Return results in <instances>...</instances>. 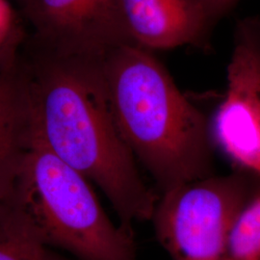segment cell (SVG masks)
Here are the masks:
<instances>
[{"label": "cell", "instance_id": "obj_10", "mask_svg": "<svg viewBox=\"0 0 260 260\" xmlns=\"http://www.w3.org/2000/svg\"><path fill=\"white\" fill-rule=\"evenodd\" d=\"M223 260H260V187L233 224Z\"/></svg>", "mask_w": 260, "mask_h": 260}, {"label": "cell", "instance_id": "obj_4", "mask_svg": "<svg viewBox=\"0 0 260 260\" xmlns=\"http://www.w3.org/2000/svg\"><path fill=\"white\" fill-rule=\"evenodd\" d=\"M260 187V174L237 168L162 193L150 221L173 260H223L233 224Z\"/></svg>", "mask_w": 260, "mask_h": 260}, {"label": "cell", "instance_id": "obj_1", "mask_svg": "<svg viewBox=\"0 0 260 260\" xmlns=\"http://www.w3.org/2000/svg\"><path fill=\"white\" fill-rule=\"evenodd\" d=\"M34 135L99 186L122 224L152 217L157 197L143 181L121 136L103 75L104 56L63 54L28 42Z\"/></svg>", "mask_w": 260, "mask_h": 260}, {"label": "cell", "instance_id": "obj_5", "mask_svg": "<svg viewBox=\"0 0 260 260\" xmlns=\"http://www.w3.org/2000/svg\"><path fill=\"white\" fill-rule=\"evenodd\" d=\"M210 131L237 167L260 174V18L236 25L228 91Z\"/></svg>", "mask_w": 260, "mask_h": 260}, {"label": "cell", "instance_id": "obj_2", "mask_svg": "<svg viewBox=\"0 0 260 260\" xmlns=\"http://www.w3.org/2000/svg\"><path fill=\"white\" fill-rule=\"evenodd\" d=\"M103 70L121 136L161 193L213 174L210 125L151 50L124 45Z\"/></svg>", "mask_w": 260, "mask_h": 260}, {"label": "cell", "instance_id": "obj_12", "mask_svg": "<svg viewBox=\"0 0 260 260\" xmlns=\"http://www.w3.org/2000/svg\"><path fill=\"white\" fill-rule=\"evenodd\" d=\"M205 10L212 25L228 15L236 6L239 0H198Z\"/></svg>", "mask_w": 260, "mask_h": 260}, {"label": "cell", "instance_id": "obj_6", "mask_svg": "<svg viewBox=\"0 0 260 260\" xmlns=\"http://www.w3.org/2000/svg\"><path fill=\"white\" fill-rule=\"evenodd\" d=\"M33 28L29 42L63 54L104 56L134 45L118 0H18Z\"/></svg>", "mask_w": 260, "mask_h": 260}, {"label": "cell", "instance_id": "obj_13", "mask_svg": "<svg viewBox=\"0 0 260 260\" xmlns=\"http://www.w3.org/2000/svg\"><path fill=\"white\" fill-rule=\"evenodd\" d=\"M20 45L21 44H14L0 49V67L7 63L11 58L19 53Z\"/></svg>", "mask_w": 260, "mask_h": 260}, {"label": "cell", "instance_id": "obj_11", "mask_svg": "<svg viewBox=\"0 0 260 260\" xmlns=\"http://www.w3.org/2000/svg\"><path fill=\"white\" fill-rule=\"evenodd\" d=\"M24 39V30L17 12L8 0H0V49L22 44Z\"/></svg>", "mask_w": 260, "mask_h": 260}, {"label": "cell", "instance_id": "obj_8", "mask_svg": "<svg viewBox=\"0 0 260 260\" xmlns=\"http://www.w3.org/2000/svg\"><path fill=\"white\" fill-rule=\"evenodd\" d=\"M33 135L27 68L19 51L0 67V202L13 194Z\"/></svg>", "mask_w": 260, "mask_h": 260}, {"label": "cell", "instance_id": "obj_7", "mask_svg": "<svg viewBox=\"0 0 260 260\" xmlns=\"http://www.w3.org/2000/svg\"><path fill=\"white\" fill-rule=\"evenodd\" d=\"M132 43L149 50L206 49L212 23L198 0H118Z\"/></svg>", "mask_w": 260, "mask_h": 260}, {"label": "cell", "instance_id": "obj_3", "mask_svg": "<svg viewBox=\"0 0 260 260\" xmlns=\"http://www.w3.org/2000/svg\"><path fill=\"white\" fill-rule=\"evenodd\" d=\"M8 202L49 248L78 260H138L131 226L112 223L89 180L35 135Z\"/></svg>", "mask_w": 260, "mask_h": 260}, {"label": "cell", "instance_id": "obj_9", "mask_svg": "<svg viewBox=\"0 0 260 260\" xmlns=\"http://www.w3.org/2000/svg\"><path fill=\"white\" fill-rule=\"evenodd\" d=\"M0 260H68L32 233L8 201L0 202Z\"/></svg>", "mask_w": 260, "mask_h": 260}]
</instances>
